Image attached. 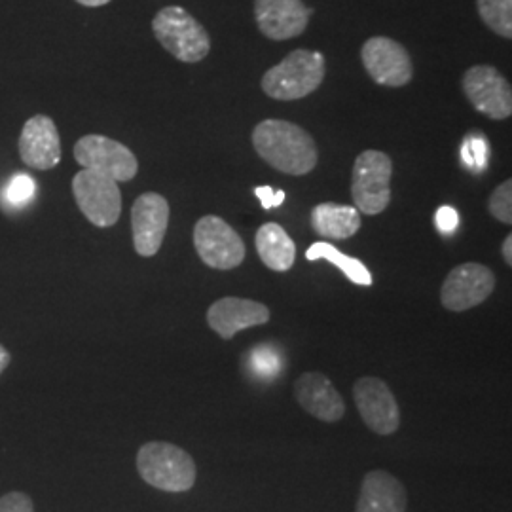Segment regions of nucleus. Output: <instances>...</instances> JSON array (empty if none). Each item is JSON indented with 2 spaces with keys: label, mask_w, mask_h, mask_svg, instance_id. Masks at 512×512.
<instances>
[{
  "label": "nucleus",
  "mask_w": 512,
  "mask_h": 512,
  "mask_svg": "<svg viewBox=\"0 0 512 512\" xmlns=\"http://www.w3.org/2000/svg\"><path fill=\"white\" fill-rule=\"evenodd\" d=\"M251 139L256 154L285 175H308L319 162V150L313 137L293 122L264 120L256 124Z\"/></svg>",
  "instance_id": "nucleus-1"
},
{
  "label": "nucleus",
  "mask_w": 512,
  "mask_h": 512,
  "mask_svg": "<svg viewBox=\"0 0 512 512\" xmlns=\"http://www.w3.org/2000/svg\"><path fill=\"white\" fill-rule=\"evenodd\" d=\"M137 471L148 486L167 494H183L194 488L198 467L194 458L177 444L147 442L137 452Z\"/></svg>",
  "instance_id": "nucleus-2"
},
{
  "label": "nucleus",
  "mask_w": 512,
  "mask_h": 512,
  "mask_svg": "<svg viewBox=\"0 0 512 512\" xmlns=\"http://www.w3.org/2000/svg\"><path fill=\"white\" fill-rule=\"evenodd\" d=\"M325 80V55L294 50L262 76V90L277 101H296L315 92Z\"/></svg>",
  "instance_id": "nucleus-3"
},
{
  "label": "nucleus",
  "mask_w": 512,
  "mask_h": 512,
  "mask_svg": "<svg viewBox=\"0 0 512 512\" xmlns=\"http://www.w3.org/2000/svg\"><path fill=\"white\" fill-rule=\"evenodd\" d=\"M152 31L164 50L183 63H200L211 52L209 33L183 6L162 8L152 19Z\"/></svg>",
  "instance_id": "nucleus-4"
},
{
  "label": "nucleus",
  "mask_w": 512,
  "mask_h": 512,
  "mask_svg": "<svg viewBox=\"0 0 512 512\" xmlns=\"http://www.w3.org/2000/svg\"><path fill=\"white\" fill-rule=\"evenodd\" d=\"M393 160L380 150H365L351 171V196L355 209L365 215H380L391 202Z\"/></svg>",
  "instance_id": "nucleus-5"
},
{
  "label": "nucleus",
  "mask_w": 512,
  "mask_h": 512,
  "mask_svg": "<svg viewBox=\"0 0 512 512\" xmlns=\"http://www.w3.org/2000/svg\"><path fill=\"white\" fill-rule=\"evenodd\" d=\"M73 194L82 215L97 228L114 226L122 215L120 186L107 175L82 169L74 175Z\"/></svg>",
  "instance_id": "nucleus-6"
},
{
  "label": "nucleus",
  "mask_w": 512,
  "mask_h": 512,
  "mask_svg": "<svg viewBox=\"0 0 512 512\" xmlns=\"http://www.w3.org/2000/svg\"><path fill=\"white\" fill-rule=\"evenodd\" d=\"M194 247L203 264L213 270H234L245 260L243 239L217 215H207L196 222Z\"/></svg>",
  "instance_id": "nucleus-7"
},
{
  "label": "nucleus",
  "mask_w": 512,
  "mask_h": 512,
  "mask_svg": "<svg viewBox=\"0 0 512 512\" xmlns=\"http://www.w3.org/2000/svg\"><path fill=\"white\" fill-rule=\"evenodd\" d=\"M74 160L82 169L107 175L116 183H128L139 173L137 156L126 145L105 135H84L74 145Z\"/></svg>",
  "instance_id": "nucleus-8"
},
{
  "label": "nucleus",
  "mask_w": 512,
  "mask_h": 512,
  "mask_svg": "<svg viewBox=\"0 0 512 512\" xmlns=\"http://www.w3.org/2000/svg\"><path fill=\"white\" fill-rule=\"evenodd\" d=\"M461 88L469 103L490 120H507L511 116V84L492 65L471 67L463 74Z\"/></svg>",
  "instance_id": "nucleus-9"
},
{
  "label": "nucleus",
  "mask_w": 512,
  "mask_h": 512,
  "mask_svg": "<svg viewBox=\"0 0 512 512\" xmlns=\"http://www.w3.org/2000/svg\"><path fill=\"white\" fill-rule=\"evenodd\" d=\"M361 59L368 76L387 88H403L414 76L412 57L403 44L389 37H372L361 50Z\"/></svg>",
  "instance_id": "nucleus-10"
},
{
  "label": "nucleus",
  "mask_w": 512,
  "mask_h": 512,
  "mask_svg": "<svg viewBox=\"0 0 512 512\" xmlns=\"http://www.w3.org/2000/svg\"><path fill=\"white\" fill-rule=\"evenodd\" d=\"M495 275L488 266L465 262L456 266L440 287V302L446 310L467 311L480 306L494 293Z\"/></svg>",
  "instance_id": "nucleus-11"
},
{
  "label": "nucleus",
  "mask_w": 512,
  "mask_h": 512,
  "mask_svg": "<svg viewBox=\"0 0 512 512\" xmlns=\"http://www.w3.org/2000/svg\"><path fill=\"white\" fill-rule=\"evenodd\" d=\"M353 399L370 431L389 437L401 427V408L384 380L374 376L359 378L353 385Z\"/></svg>",
  "instance_id": "nucleus-12"
},
{
  "label": "nucleus",
  "mask_w": 512,
  "mask_h": 512,
  "mask_svg": "<svg viewBox=\"0 0 512 512\" xmlns=\"http://www.w3.org/2000/svg\"><path fill=\"white\" fill-rule=\"evenodd\" d=\"M169 226V203L158 192L141 194L131 207V232L137 255H158Z\"/></svg>",
  "instance_id": "nucleus-13"
},
{
  "label": "nucleus",
  "mask_w": 512,
  "mask_h": 512,
  "mask_svg": "<svg viewBox=\"0 0 512 512\" xmlns=\"http://www.w3.org/2000/svg\"><path fill=\"white\" fill-rule=\"evenodd\" d=\"M19 156L37 171L54 169L61 162V137L50 116L37 114L25 122L19 135Z\"/></svg>",
  "instance_id": "nucleus-14"
},
{
  "label": "nucleus",
  "mask_w": 512,
  "mask_h": 512,
  "mask_svg": "<svg viewBox=\"0 0 512 512\" xmlns=\"http://www.w3.org/2000/svg\"><path fill=\"white\" fill-rule=\"evenodd\" d=\"M268 306L238 296L220 298L207 310V325L215 330L222 340H232L238 332L270 321Z\"/></svg>",
  "instance_id": "nucleus-15"
},
{
  "label": "nucleus",
  "mask_w": 512,
  "mask_h": 512,
  "mask_svg": "<svg viewBox=\"0 0 512 512\" xmlns=\"http://www.w3.org/2000/svg\"><path fill=\"white\" fill-rule=\"evenodd\" d=\"M310 14L302 0H255L256 25L270 40L300 37Z\"/></svg>",
  "instance_id": "nucleus-16"
},
{
  "label": "nucleus",
  "mask_w": 512,
  "mask_h": 512,
  "mask_svg": "<svg viewBox=\"0 0 512 512\" xmlns=\"http://www.w3.org/2000/svg\"><path fill=\"white\" fill-rule=\"evenodd\" d=\"M298 404L319 421L334 423L346 414V403L338 389L323 372H306L294 382Z\"/></svg>",
  "instance_id": "nucleus-17"
},
{
  "label": "nucleus",
  "mask_w": 512,
  "mask_h": 512,
  "mask_svg": "<svg viewBox=\"0 0 512 512\" xmlns=\"http://www.w3.org/2000/svg\"><path fill=\"white\" fill-rule=\"evenodd\" d=\"M408 494L403 482L385 471L366 473L355 512H406Z\"/></svg>",
  "instance_id": "nucleus-18"
},
{
  "label": "nucleus",
  "mask_w": 512,
  "mask_h": 512,
  "mask_svg": "<svg viewBox=\"0 0 512 512\" xmlns=\"http://www.w3.org/2000/svg\"><path fill=\"white\" fill-rule=\"evenodd\" d=\"M311 228L327 239H348L361 230V213L351 205L319 203L311 209Z\"/></svg>",
  "instance_id": "nucleus-19"
},
{
  "label": "nucleus",
  "mask_w": 512,
  "mask_h": 512,
  "mask_svg": "<svg viewBox=\"0 0 512 512\" xmlns=\"http://www.w3.org/2000/svg\"><path fill=\"white\" fill-rule=\"evenodd\" d=\"M256 253L274 272H289L296 260L293 238L275 222H266L258 228L255 238Z\"/></svg>",
  "instance_id": "nucleus-20"
},
{
  "label": "nucleus",
  "mask_w": 512,
  "mask_h": 512,
  "mask_svg": "<svg viewBox=\"0 0 512 512\" xmlns=\"http://www.w3.org/2000/svg\"><path fill=\"white\" fill-rule=\"evenodd\" d=\"M306 260H311V262L313 260H327L330 264H334L338 270H342L351 283L361 285V287L372 285V274L368 272V268L359 258L344 255L342 251H338L334 245H330L327 241L313 243L310 249L306 251Z\"/></svg>",
  "instance_id": "nucleus-21"
},
{
  "label": "nucleus",
  "mask_w": 512,
  "mask_h": 512,
  "mask_svg": "<svg viewBox=\"0 0 512 512\" xmlns=\"http://www.w3.org/2000/svg\"><path fill=\"white\" fill-rule=\"evenodd\" d=\"M476 8L495 35L512 38V0H476Z\"/></svg>",
  "instance_id": "nucleus-22"
},
{
  "label": "nucleus",
  "mask_w": 512,
  "mask_h": 512,
  "mask_svg": "<svg viewBox=\"0 0 512 512\" xmlns=\"http://www.w3.org/2000/svg\"><path fill=\"white\" fill-rule=\"evenodd\" d=\"M461 160L473 171H478V173L484 171L488 167V160H490V145H488L486 137L478 135V133L469 135L461 147Z\"/></svg>",
  "instance_id": "nucleus-23"
},
{
  "label": "nucleus",
  "mask_w": 512,
  "mask_h": 512,
  "mask_svg": "<svg viewBox=\"0 0 512 512\" xmlns=\"http://www.w3.org/2000/svg\"><path fill=\"white\" fill-rule=\"evenodd\" d=\"M488 211L503 224H512V181L499 184L490 196Z\"/></svg>",
  "instance_id": "nucleus-24"
},
{
  "label": "nucleus",
  "mask_w": 512,
  "mask_h": 512,
  "mask_svg": "<svg viewBox=\"0 0 512 512\" xmlns=\"http://www.w3.org/2000/svg\"><path fill=\"white\" fill-rule=\"evenodd\" d=\"M33 194H35V181L23 173L16 175L6 188V198L14 205L29 202L33 198Z\"/></svg>",
  "instance_id": "nucleus-25"
},
{
  "label": "nucleus",
  "mask_w": 512,
  "mask_h": 512,
  "mask_svg": "<svg viewBox=\"0 0 512 512\" xmlns=\"http://www.w3.org/2000/svg\"><path fill=\"white\" fill-rule=\"evenodd\" d=\"M251 365L258 374L272 378L279 372V357L275 355L274 349L256 348L251 355Z\"/></svg>",
  "instance_id": "nucleus-26"
},
{
  "label": "nucleus",
  "mask_w": 512,
  "mask_h": 512,
  "mask_svg": "<svg viewBox=\"0 0 512 512\" xmlns=\"http://www.w3.org/2000/svg\"><path fill=\"white\" fill-rule=\"evenodd\" d=\"M0 512H35V505L25 492H8L0 497Z\"/></svg>",
  "instance_id": "nucleus-27"
},
{
  "label": "nucleus",
  "mask_w": 512,
  "mask_h": 512,
  "mask_svg": "<svg viewBox=\"0 0 512 512\" xmlns=\"http://www.w3.org/2000/svg\"><path fill=\"white\" fill-rule=\"evenodd\" d=\"M435 222H437V228H439L442 234H452L456 232L459 224L458 211L454 207H448V205H442L437 215H435Z\"/></svg>",
  "instance_id": "nucleus-28"
},
{
  "label": "nucleus",
  "mask_w": 512,
  "mask_h": 512,
  "mask_svg": "<svg viewBox=\"0 0 512 512\" xmlns=\"http://www.w3.org/2000/svg\"><path fill=\"white\" fill-rule=\"evenodd\" d=\"M256 198L262 203L264 209H272V207H279L281 203L285 202V192L277 190L270 186H258L255 188Z\"/></svg>",
  "instance_id": "nucleus-29"
},
{
  "label": "nucleus",
  "mask_w": 512,
  "mask_h": 512,
  "mask_svg": "<svg viewBox=\"0 0 512 512\" xmlns=\"http://www.w3.org/2000/svg\"><path fill=\"white\" fill-rule=\"evenodd\" d=\"M503 251V258H505V262L511 266L512 264V236H507L505 238V241H503V247H501Z\"/></svg>",
  "instance_id": "nucleus-30"
},
{
  "label": "nucleus",
  "mask_w": 512,
  "mask_h": 512,
  "mask_svg": "<svg viewBox=\"0 0 512 512\" xmlns=\"http://www.w3.org/2000/svg\"><path fill=\"white\" fill-rule=\"evenodd\" d=\"M10 361H12V355H10V351L4 348V346H0V376H2V372L8 368L10 365Z\"/></svg>",
  "instance_id": "nucleus-31"
},
{
  "label": "nucleus",
  "mask_w": 512,
  "mask_h": 512,
  "mask_svg": "<svg viewBox=\"0 0 512 512\" xmlns=\"http://www.w3.org/2000/svg\"><path fill=\"white\" fill-rule=\"evenodd\" d=\"M78 4L86 6V8H99V6H105L109 4L110 0H76Z\"/></svg>",
  "instance_id": "nucleus-32"
}]
</instances>
